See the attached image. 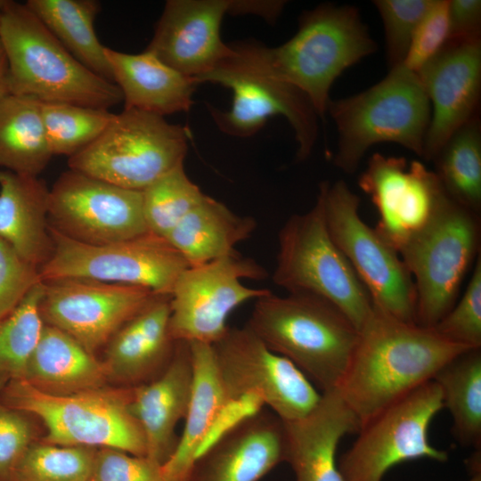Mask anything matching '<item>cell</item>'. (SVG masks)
Returning a JSON list of instances; mask_svg holds the SVG:
<instances>
[{"label":"cell","instance_id":"1","mask_svg":"<svg viewBox=\"0 0 481 481\" xmlns=\"http://www.w3.org/2000/svg\"><path fill=\"white\" fill-rule=\"evenodd\" d=\"M469 349L473 348L451 343L432 328L400 320L372 302L338 388L361 428Z\"/></svg>","mask_w":481,"mask_h":481},{"label":"cell","instance_id":"2","mask_svg":"<svg viewBox=\"0 0 481 481\" xmlns=\"http://www.w3.org/2000/svg\"><path fill=\"white\" fill-rule=\"evenodd\" d=\"M230 45L234 53L224 65L298 88L322 118L336 78L377 50L357 8L332 4L305 12L297 33L281 45L268 47L256 42Z\"/></svg>","mask_w":481,"mask_h":481},{"label":"cell","instance_id":"3","mask_svg":"<svg viewBox=\"0 0 481 481\" xmlns=\"http://www.w3.org/2000/svg\"><path fill=\"white\" fill-rule=\"evenodd\" d=\"M0 41L10 94L104 110L123 102L118 86L79 62L26 4L4 0Z\"/></svg>","mask_w":481,"mask_h":481},{"label":"cell","instance_id":"4","mask_svg":"<svg viewBox=\"0 0 481 481\" xmlns=\"http://www.w3.org/2000/svg\"><path fill=\"white\" fill-rule=\"evenodd\" d=\"M246 325L322 392L339 387L358 338V330L339 308L306 293L281 297L271 291L258 298Z\"/></svg>","mask_w":481,"mask_h":481},{"label":"cell","instance_id":"5","mask_svg":"<svg viewBox=\"0 0 481 481\" xmlns=\"http://www.w3.org/2000/svg\"><path fill=\"white\" fill-rule=\"evenodd\" d=\"M327 112L338 133L334 164L346 174H354L379 143H395L422 157L431 106L418 74L402 64L371 87L330 100Z\"/></svg>","mask_w":481,"mask_h":481},{"label":"cell","instance_id":"6","mask_svg":"<svg viewBox=\"0 0 481 481\" xmlns=\"http://www.w3.org/2000/svg\"><path fill=\"white\" fill-rule=\"evenodd\" d=\"M131 387L109 386L69 395L37 389L24 379L9 380L0 393L4 404L40 420L42 442L91 448H113L146 456L143 431L133 416Z\"/></svg>","mask_w":481,"mask_h":481},{"label":"cell","instance_id":"7","mask_svg":"<svg viewBox=\"0 0 481 481\" xmlns=\"http://www.w3.org/2000/svg\"><path fill=\"white\" fill-rule=\"evenodd\" d=\"M480 237L479 214L444 193L428 224L399 249L415 285L417 324L431 328L454 306Z\"/></svg>","mask_w":481,"mask_h":481},{"label":"cell","instance_id":"8","mask_svg":"<svg viewBox=\"0 0 481 481\" xmlns=\"http://www.w3.org/2000/svg\"><path fill=\"white\" fill-rule=\"evenodd\" d=\"M279 251L273 282L289 293L324 298L360 329L372 300L327 228L322 193L304 214L291 216L278 235Z\"/></svg>","mask_w":481,"mask_h":481},{"label":"cell","instance_id":"9","mask_svg":"<svg viewBox=\"0 0 481 481\" xmlns=\"http://www.w3.org/2000/svg\"><path fill=\"white\" fill-rule=\"evenodd\" d=\"M189 131L136 109L114 114L103 133L69 158V169L119 187L143 191L180 164Z\"/></svg>","mask_w":481,"mask_h":481},{"label":"cell","instance_id":"10","mask_svg":"<svg viewBox=\"0 0 481 481\" xmlns=\"http://www.w3.org/2000/svg\"><path fill=\"white\" fill-rule=\"evenodd\" d=\"M50 258L39 267L42 281L78 278L138 286L171 295L179 275L190 265L167 240L147 232L102 245L72 240L49 224Z\"/></svg>","mask_w":481,"mask_h":481},{"label":"cell","instance_id":"11","mask_svg":"<svg viewBox=\"0 0 481 481\" xmlns=\"http://www.w3.org/2000/svg\"><path fill=\"white\" fill-rule=\"evenodd\" d=\"M319 192L330 235L372 302L400 320L416 323L413 279L397 250L361 218L359 197L344 180L322 182Z\"/></svg>","mask_w":481,"mask_h":481},{"label":"cell","instance_id":"12","mask_svg":"<svg viewBox=\"0 0 481 481\" xmlns=\"http://www.w3.org/2000/svg\"><path fill=\"white\" fill-rule=\"evenodd\" d=\"M443 408L441 389L432 379L380 411L340 456L343 480L381 481L390 469L412 460L445 462L448 453L428 439L430 423Z\"/></svg>","mask_w":481,"mask_h":481},{"label":"cell","instance_id":"13","mask_svg":"<svg viewBox=\"0 0 481 481\" xmlns=\"http://www.w3.org/2000/svg\"><path fill=\"white\" fill-rule=\"evenodd\" d=\"M231 403L254 395L282 420L306 416L318 404L309 379L289 359L272 351L247 325L230 328L211 345Z\"/></svg>","mask_w":481,"mask_h":481},{"label":"cell","instance_id":"14","mask_svg":"<svg viewBox=\"0 0 481 481\" xmlns=\"http://www.w3.org/2000/svg\"><path fill=\"white\" fill-rule=\"evenodd\" d=\"M267 277L264 267L236 251L186 268L171 292L169 329L175 340L213 345L227 331L229 314L240 305L271 292L242 279Z\"/></svg>","mask_w":481,"mask_h":481},{"label":"cell","instance_id":"15","mask_svg":"<svg viewBox=\"0 0 481 481\" xmlns=\"http://www.w3.org/2000/svg\"><path fill=\"white\" fill-rule=\"evenodd\" d=\"M49 224L78 242L102 245L149 232L142 191L125 189L84 173H62L49 192Z\"/></svg>","mask_w":481,"mask_h":481},{"label":"cell","instance_id":"16","mask_svg":"<svg viewBox=\"0 0 481 481\" xmlns=\"http://www.w3.org/2000/svg\"><path fill=\"white\" fill-rule=\"evenodd\" d=\"M42 282L39 312L44 323L67 333L95 355L159 295L143 287L87 279Z\"/></svg>","mask_w":481,"mask_h":481},{"label":"cell","instance_id":"17","mask_svg":"<svg viewBox=\"0 0 481 481\" xmlns=\"http://www.w3.org/2000/svg\"><path fill=\"white\" fill-rule=\"evenodd\" d=\"M213 83L232 91V104L223 111L208 105L217 127L224 134L247 137L256 134L274 115H282L294 130L297 159L312 152L317 133L318 115L307 96L283 82L227 65H220L200 77L197 84Z\"/></svg>","mask_w":481,"mask_h":481},{"label":"cell","instance_id":"18","mask_svg":"<svg viewBox=\"0 0 481 481\" xmlns=\"http://www.w3.org/2000/svg\"><path fill=\"white\" fill-rule=\"evenodd\" d=\"M358 184L379 213L375 230L397 252L434 215L444 191L436 173L420 161L375 153Z\"/></svg>","mask_w":481,"mask_h":481},{"label":"cell","instance_id":"19","mask_svg":"<svg viewBox=\"0 0 481 481\" xmlns=\"http://www.w3.org/2000/svg\"><path fill=\"white\" fill-rule=\"evenodd\" d=\"M431 106L422 157L432 161L475 116L481 88V40H449L418 73Z\"/></svg>","mask_w":481,"mask_h":481},{"label":"cell","instance_id":"20","mask_svg":"<svg viewBox=\"0 0 481 481\" xmlns=\"http://www.w3.org/2000/svg\"><path fill=\"white\" fill-rule=\"evenodd\" d=\"M229 6L230 0L167 1L145 51L197 83L233 55L220 35Z\"/></svg>","mask_w":481,"mask_h":481},{"label":"cell","instance_id":"21","mask_svg":"<svg viewBox=\"0 0 481 481\" xmlns=\"http://www.w3.org/2000/svg\"><path fill=\"white\" fill-rule=\"evenodd\" d=\"M284 459L282 420L272 411H257L201 451L185 481H258Z\"/></svg>","mask_w":481,"mask_h":481},{"label":"cell","instance_id":"22","mask_svg":"<svg viewBox=\"0 0 481 481\" xmlns=\"http://www.w3.org/2000/svg\"><path fill=\"white\" fill-rule=\"evenodd\" d=\"M170 295H157L122 325L104 346L109 381L135 387L159 377L171 363L176 340L169 329Z\"/></svg>","mask_w":481,"mask_h":481},{"label":"cell","instance_id":"23","mask_svg":"<svg viewBox=\"0 0 481 481\" xmlns=\"http://www.w3.org/2000/svg\"><path fill=\"white\" fill-rule=\"evenodd\" d=\"M282 421L284 461L296 481H344L336 460L338 446L345 436L359 431L360 423L338 387L322 392L306 416Z\"/></svg>","mask_w":481,"mask_h":481},{"label":"cell","instance_id":"24","mask_svg":"<svg viewBox=\"0 0 481 481\" xmlns=\"http://www.w3.org/2000/svg\"><path fill=\"white\" fill-rule=\"evenodd\" d=\"M192 387L190 343L178 340L165 371L147 384L131 387L129 408L143 431L146 456L161 465L177 446L175 429L187 414Z\"/></svg>","mask_w":481,"mask_h":481},{"label":"cell","instance_id":"25","mask_svg":"<svg viewBox=\"0 0 481 481\" xmlns=\"http://www.w3.org/2000/svg\"><path fill=\"white\" fill-rule=\"evenodd\" d=\"M114 83L121 91L124 109L164 117L188 111L197 86L150 52L126 53L105 46Z\"/></svg>","mask_w":481,"mask_h":481},{"label":"cell","instance_id":"26","mask_svg":"<svg viewBox=\"0 0 481 481\" xmlns=\"http://www.w3.org/2000/svg\"><path fill=\"white\" fill-rule=\"evenodd\" d=\"M49 192L38 176L0 170V238L38 268L50 258L53 249L48 222Z\"/></svg>","mask_w":481,"mask_h":481},{"label":"cell","instance_id":"27","mask_svg":"<svg viewBox=\"0 0 481 481\" xmlns=\"http://www.w3.org/2000/svg\"><path fill=\"white\" fill-rule=\"evenodd\" d=\"M20 379L53 395L94 389L110 382L102 360L67 333L45 323Z\"/></svg>","mask_w":481,"mask_h":481},{"label":"cell","instance_id":"28","mask_svg":"<svg viewBox=\"0 0 481 481\" xmlns=\"http://www.w3.org/2000/svg\"><path fill=\"white\" fill-rule=\"evenodd\" d=\"M193 364L192 394L177 446L161 465L167 481H185L203 440L228 404L211 345L189 342Z\"/></svg>","mask_w":481,"mask_h":481},{"label":"cell","instance_id":"29","mask_svg":"<svg viewBox=\"0 0 481 481\" xmlns=\"http://www.w3.org/2000/svg\"><path fill=\"white\" fill-rule=\"evenodd\" d=\"M256 227L253 217L238 216L222 202L206 195L166 240L192 266L235 251V245L249 239Z\"/></svg>","mask_w":481,"mask_h":481},{"label":"cell","instance_id":"30","mask_svg":"<svg viewBox=\"0 0 481 481\" xmlns=\"http://www.w3.org/2000/svg\"><path fill=\"white\" fill-rule=\"evenodd\" d=\"M41 102L13 94L0 99V167L38 176L53 156L45 134Z\"/></svg>","mask_w":481,"mask_h":481},{"label":"cell","instance_id":"31","mask_svg":"<svg viewBox=\"0 0 481 481\" xmlns=\"http://www.w3.org/2000/svg\"><path fill=\"white\" fill-rule=\"evenodd\" d=\"M27 6L84 66L114 83L105 46L94 30L100 11L95 0H29Z\"/></svg>","mask_w":481,"mask_h":481},{"label":"cell","instance_id":"32","mask_svg":"<svg viewBox=\"0 0 481 481\" xmlns=\"http://www.w3.org/2000/svg\"><path fill=\"white\" fill-rule=\"evenodd\" d=\"M444 407L452 419V433L465 447L481 448V348L466 350L442 366L433 378Z\"/></svg>","mask_w":481,"mask_h":481},{"label":"cell","instance_id":"33","mask_svg":"<svg viewBox=\"0 0 481 481\" xmlns=\"http://www.w3.org/2000/svg\"><path fill=\"white\" fill-rule=\"evenodd\" d=\"M449 198L477 214L481 210V127L475 116L458 129L433 159Z\"/></svg>","mask_w":481,"mask_h":481},{"label":"cell","instance_id":"34","mask_svg":"<svg viewBox=\"0 0 481 481\" xmlns=\"http://www.w3.org/2000/svg\"><path fill=\"white\" fill-rule=\"evenodd\" d=\"M205 196L188 177L183 164L169 170L142 191L143 214L149 232L166 239Z\"/></svg>","mask_w":481,"mask_h":481},{"label":"cell","instance_id":"35","mask_svg":"<svg viewBox=\"0 0 481 481\" xmlns=\"http://www.w3.org/2000/svg\"><path fill=\"white\" fill-rule=\"evenodd\" d=\"M41 114L53 155H75L106 129L114 113L71 103L41 102Z\"/></svg>","mask_w":481,"mask_h":481},{"label":"cell","instance_id":"36","mask_svg":"<svg viewBox=\"0 0 481 481\" xmlns=\"http://www.w3.org/2000/svg\"><path fill=\"white\" fill-rule=\"evenodd\" d=\"M43 282L34 287L19 306L0 320V376L23 379L38 342L44 322L39 312Z\"/></svg>","mask_w":481,"mask_h":481},{"label":"cell","instance_id":"37","mask_svg":"<svg viewBox=\"0 0 481 481\" xmlns=\"http://www.w3.org/2000/svg\"><path fill=\"white\" fill-rule=\"evenodd\" d=\"M97 449L33 443L17 464L12 481L90 479Z\"/></svg>","mask_w":481,"mask_h":481},{"label":"cell","instance_id":"38","mask_svg":"<svg viewBox=\"0 0 481 481\" xmlns=\"http://www.w3.org/2000/svg\"><path fill=\"white\" fill-rule=\"evenodd\" d=\"M444 339L468 348H481V257L461 299L433 327Z\"/></svg>","mask_w":481,"mask_h":481},{"label":"cell","instance_id":"39","mask_svg":"<svg viewBox=\"0 0 481 481\" xmlns=\"http://www.w3.org/2000/svg\"><path fill=\"white\" fill-rule=\"evenodd\" d=\"M433 0H376L384 28L386 58L389 69L401 65L412 35Z\"/></svg>","mask_w":481,"mask_h":481},{"label":"cell","instance_id":"40","mask_svg":"<svg viewBox=\"0 0 481 481\" xmlns=\"http://www.w3.org/2000/svg\"><path fill=\"white\" fill-rule=\"evenodd\" d=\"M449 38V0H433L412 35L402 65L418 74L445 46Z\"/></svg>","mask_w":481,"mask_h":481},{"label":"cell","instance_id":"41","mask_svg":"<svg viewBox=\"0 0 481 481\" xmlns=\"http://www.w3.org/2000/svg\"><path fill=\"white\" fill-rule=\"evenodd\" d=\"M35 418L0 402V481H12L13 471L37 441Z\"/></svg>","mask_w":481,"mask_h":481},{"label":"cell","instance_id":"42","mask_svg":"<svg viewBox=\"0 0 481 481\" xmlns=\"http://www.w3.org/2000/svg\"><path fill=\"white\" fill-rule=\"evenodd\" d=\"M40 282L39 268L0 238V320L13 312Z\"/></svg>","mask_w":481,"mask_h":481},{"label":"cell","instance_id":"43","mask_svg":"<svg viewBox=\"0 0 481 481\" xmlns=\"http://www.w3.org/2000/svg\"><path fill=\"white\" fill-rule=\"evenodd\" d=\"M91 481H167L161 464L113 448L96 451Z\"/></svg>","mask_w":481,"mask_h":481},{"label":"cell","instance_id":"44","mask_svg":"<svg viewBox=\"0 0 481 481\" xmlns=\"http://www.w3.org/2000/svg\"><path fill=\"white\" fill-rule=\"evenodd\" d=\"M449 40L480 39L481 1H449Z\"/></svg>","mask_w":481,"mask_h":481},{"label":"cell","instance_id":"45","mask_svg":"<svg viewBox=\"0 0 481 481\" xmlns=\"http://www.w3.org/2000/svg\"><path fill=\"white\" fill-rule=\"evenodd\" d=\"M285 5L284 1L230 0L228 13L239 15L253 13L274 21Z\"/></svg>","mask_w":481,"mask_h":481},{"label":"cell","instance_id":"46","mask_svg":"<svg viewBox=\"0 0 481 481\" xmlns=\"http://www.w3.org/2000/svg\"><path fill=\"white\" fill-rule=\"evenodd\" d=\"M10 94L8 84V64L0 41V99Z\"/></svg>","mask_w":481,"mask_h":481},{"label":"cell","instance_id":"47","mask_svg":"<svg viewBox=\"0 0 481 481\" xmlns=\"http://www.w3.org/2000/svg\"><path fill=\"white\" fill-rule=\"evenodd\" d=\"M8 381L9 379L7 378L0 376V393Z\"/></svg>","mask_w":481,"mask_h":481},{"label":"cell","instance_id":"48","mask_svg":"<svg viewBox=\"0 0 481 481\" xmlns=\"http://www.w3.org/2000/svg\"><path fill=\"white\" fill-rule=\"evenodd\" d=\"M468 481H481V473L473 474Z\"/></svg>","mask_w":481,"mask_h":481},{"label":"cell","instance_id":"49","mask_svg":"<svg viewBox=\"0 0 481 481\" xmlns=\"http://www.w3.org/2000/svg\"><path fill=\"white\" fill-rule=\"evenodd\" d=\"M4 0H0V13H1V10L4 5Z\"/></svg>","mask_w":481,"mask_h":481},{"label":"cell","instance_id":"50","mask_svg":"<svg viewBox=\"0 0 481 481\" xmlns=\"http://www.w3.org/2000/svg\"><path fill=\"white\" fill-rule=\"evenodd\" d=\"M85 481H91L90 479L85 480Z\"/></svg>","mask_w":481,"mask_h":481}]
</instances>
